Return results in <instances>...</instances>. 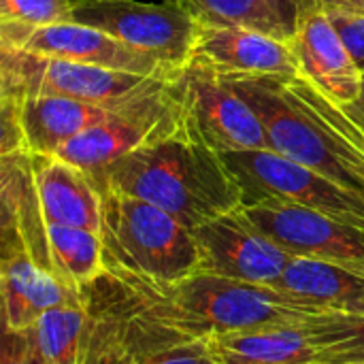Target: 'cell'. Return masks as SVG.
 I'll return each instance as SVG.
<instances>
[{
	"label": "cell",
	"mask_w": 364,
	"mask_h": 364,
	"mask_svg": "<svg viewBox=\"0 0 364 364\" xmlns=\"http://www.w3.org/2000/svg\"><path fill=\"white\" fill-rule=\"evenodd\" d=\"M220 77L260 117L273 151L364 194V151L339 102L303 75Z\"/></svg>",
	"instance_id": "obj_1"
},
{
	"label": "cell",
	"mask_w": 364,
	"mask_h": 364,
	"mask_svg": "<svg viewBox=\"0 0 364 364\" xmlns=\"http://www.w3.org/2000/svg\"><path fill=\"white\" fill-rule=\"evenodd\" d=\"M111 279L139 316L190 337H215L284 324L303 326L331 316V311L307 305L277 288L232 282L205 271L175 282Z\"/></svg>",
	"instance_id": "obj_2"
},
{
	"label": "cell",
	"mask_w": 364,
	"mask_h": 364,
	"mask_svg": "<svg viewBox=\"0 0 364 364\" xmlns=\"http://www.w3.org/2000/svg\"><path fill=\"white\" fill-rule=\"evenodd\" d=\"M92 181L98 190L136 196L164 209L192 232L243 203L220 151L200 141L188 124L126 154Z\"/></svg>",
	"instance_id": "obj_3"
},
{
	"label": "cell",
	"mask_w": 364,
	"mask_h": 364,
	"mask_svg": "<svg viewBox=\"0 0 364 364\" xmlns=\"http://www.w3.org/2000/svg\"><path fill=\"white\" fill-rule=\"evenodd\" d=\"M98 192L107 275L175 282L200 269L194 232L171 213L136 196L113 190Z\"/></svg>",
	"instance_id": "obj_4"
},
{
	"label": "cell",
	"mask_w": 364,
	"mask_h": 364,
	"mask_svg": "<svg viewBox=\"0 0 364 364\" xmlns=\"http://www.w3.org/2000/svg\"><path fill=\"white\" fill-rule=\"evenodd\" d=\"M181 79V77H179ZM177 79L145 77L0 45V96H70L102 107L128 105Z\"/></svg>",
	"instance_id": "obj_5"
},
{
	"label": "cell",
	"mask_w": 364,
	"mask_h": 364,
	"mask_svg": "<svg viewBox=\"0 0 364 364\" xmlns=\"http://www.w3.org/2000/svg\"><path fill=\"white\" fill-rule=\"evenodd\" d=\"M220 156L241 190V207L277 200L309 207L364 228V194L360 192L348 190L273 149L222 151Z\"/></svg>",
	"instance_id": "obj_6"
},
{
	"label": "cell",
	"mask_w": 364,
	"mask_h": 364,
	"mask_svg": "<svg viewBox=\"0 0 364 364\" xmlns=\"http://www.w3.org/2000/svg\"><path fill=\"white\" fill-rule=\"evenodd\" d=\"M183 124V81L177 79L149 96L115 109L105 122L68 141L55 156L92 179L126 154L177 132Z\"/></svg>",
	"instance_id": "obj_7"
},
{
	"label": "cell",
	"mask_w": 364,
	"mask_h": 364,
	"mask_svg": "<svg viewBox=\"0 0 364 364\" xmlns=\"http://www.w3.org/2000/svg\"><path fill=\"white\" fill-rule=\"evenodd\" d=\"M73 21L179 66H188L200 26V17L188 4L139 0H79Z\"/></svg>",
	"instance_id": "obj_8"
},
{
	"label": "cell",
	"mask_w": 364,
	"mask_h": 364,
	"mask_svg": "<svg viewBox=\"0 0 364 364\" xmlns=\"http://www.w3.org/2000/svg\"><path fill=\"white\" fill-rule=\"evenodd\" d=\"M0 45L145 77L179 79L186 70V66L164 62L98 28L83 26L77 21L49 26L0 21Z\"/></svg>",
	"instance_id": "obj_9"
},
{
	"label": "cell",
	"mask_w": 364,
	"mask_h": 364,
	"mask_svg": "<svg viewBox=\"0 0 364 364\" xmlns=\"http://www.w3.org/2000/svg\"><path fill=\"white\" fill-rule=\"evenodd\" d=\"M245 220L294 258H316L350 267L364 275V228L335 215L262 200L239 207Z\"/></svg>",
	"instance_id": "obj_10"
},
{
	"label": "cell",
	"mask_w": 364,
	"mask_h": 364,
	"mask_svg": "<svg viewBox=\"0 0 364 364\" xmlns=\"http://www.w3.org/2000/svg\"><path fill=\"white\" fill-rule=\"evenodd\" d=\"M181 81L186 124L211 149H271L260 117L213 68L188 62Z\"/></svg>",
	"instance_id": "obj_11"
},
{
	"label": "cell",
	"mask_w": 364,
	"mask_h": 364,
	"mask_svg": "<svg viewBox=\"0 0 364 364\" xmlns=\"http://www.w3.org/2000/svg\"><path fill=\"white\" fill-rule=\"evenodd\" d=\"M2 149L0 154L55 156L68 141L105 122L115 109L70 96H0Z\"/></svg>",
	"instance_id": "obj_12"
},
{
	"label": "cell",
	"mask_w": 364,
	"mask_h": 364,
	"mask_svg": "<svg viewBox=\"0 0 364 364\" xmlns=\"http://www.w3.org/2000/svg\"><path fill=\"white\" fill-rule=\"evenodd\" d=\"M124 303V318L96 320L92 314L90 364H218L211 337L168 331Z\"/></svg>",
	"instance_id": "obj_13"
},
{
	"label": "cell",
	"mask_w": 364,
	"mask_h": 364,
	"mask_svg": "<svg viewBox=\"0 0 364 364\" xmlns=\"http://www.w3.org/2000/svg\"><path fill=\"white\" fill-rule=\"evenodd\" d=\"M200 269L232 282L277 288L294 258L256 230L241 209L218 215L194 230Z\"/></svg>",
	"instance_id": "obj_14"
},
{
	"label": "cell",
	"mask_w": 364,
	"mask_h": 364,
	"mask_svg": "<svg viewBox=\"0 0 364 364\" xmlns=\"http://www.w3.org/2000/svg\"><path fill=\"white\" fill-rule=\"evenodd\" d=\"M190 62L205 64L220 75H301L290 41L247 26L203 19Z\"/></svg>",
	"instance_id": "obj_15"
},
{
	"label": "cell",
	"mask_w": 364,
	"mask_h": 364,
	"mask_svg": "<svg viewBox=\"0 0 364 364\" xmlns=\"http://www.w3.org/2000/svg\"><path fill=\"white\" fill-rule=\"evenodd\" d=\"M0 294L9 331H28L51 309L87 303V292L73 290L21 250H2Z\"/></svg>",
	"instance_id": "obj_16"
},
{
	"label": "cell",
	"mask_w": 364,
	"mask_h": 364,
	"mask_svg": "<svg viewBox=\"0 0 364 364\" xmlns=\"http://www.w3.org/2000/svg\"><path fill=\"white\" fill-rule=\"evenodd\" d=\"M301 75L339 105H356L363 75L324 11L307 13L290 38Z\"/></svg>",
	"instance_id": "obj_17"
},
{
	"label": "cell",
	"mask_w": 364,
	"mask_h": 364,
	"mask_svg": "<svg viewBox=\"0 0 364 364\" xmlns=\"http://www.w3.org/2000/svg\"><path fill=\"white\" fill-rule=\"evenodd\" d=\"M32 168L47 224L100 232L102 200L87 173L58 156H32Z\"/></svg>",
	"instance_id": "obj_18"
},
{
	"label": "cell",
	"mask_w": 364,
	"mask_h": 364,
	"mask_svg": "<svg viewBox=\"0 0 364 364\" xmlns=\"http://www.w3.org/2000/svg\"><path fill=\"white\" fill-rule=\"evenodd\" d=\"M277 290L331 314L364 316V275L337 262L292 258Z\"/></svg>",
	"instance_id": "obj_19"
},
{
	"label": "cell",
	"mask_w": 364,
	"mask_h": 364,
	"mask_svg": "<svg viewBox=\"0 0 364 364\" xmlns=\"http://www.w3.org/2000/svg\"><path fill=\"white\" fill-rule=\"evenodd\" d=\"M218 364H318L320 350L303 326H262L211 337Z\"/></svg>",
	"instance_id": "obj_20"
},
{
	"label": "cell",
	"mask_w": 364,
	"mask_h": 364,
	"mask_svg": "<svg viewBox=\"0 0 364 364\" xmlns=\"http://www.w3.org/2000/svg\"><path fill=\"white\" fill-rule=\"evenodd\" d=\"M94 316L90 303L47 311L28 339L36 364H90Z\"/></svg>",
	"instance_id": "obj_21"
},
{
	"label": "cell",
	"mask_w": 364,
	"mask_h": 364,
	"mask_svg": "<svg viewBox=\"0 0 364 364\" xmlns=\"http://www.w3.org/2000/svg\"><path fill=\"white\" fill-rule=\"evenodd\" d=\"M47 269L60 282L85 294L107 275L100 232L47 224Z\"/></svg>",
	"instance_id": "obj_22"
},
{
	"label": "cell",
	"mask_w": 364,
	"mask_h": 364,
	"mask_svg": "<svg viewBox=\"0 0 364 364\" xmlns=\"http://www.w3.org/2000/svg\"><path fill=\"white\" fill-rule=\"evenodd\" d=\"M305 328L320 350L318 364H364V316L331 314Z\"/></svg>",
	"instance_id": "obj_23"
},
{
	"label": "cell",
	"mask_w": 364,
	"mask_h": 364,
	"mask_svg": "<svg viewBox=\"0 0 364 364\" xmlns=\"http://www.w3.org/2000/svg\"><path fill=\"white\" fill-rule=\"evenodd\" d=\"M188 4L203 21L247 26L290 41L264 0H188Z\"/></svg>",
	"instance_id": "obj_24"
},
{
	"label": "cell",
	"mask_w": 364,
	"mask_h": 364,
	"mask_svg": "<svg viewBox=\"0 0 364 364\" xmlns=\"http://www.w3.org/2000/svg\"><path fill=\"white\" fill-rule=\"evenodd\" d=\"M79 0H0V21L49 26L73 21Z\"/></svg>",
	"instance_id": "obj_25"
},
{
	"label": "cell",
	"mask_w": 364,
	"mask_h": 364,
	"mask_svg": "<svg viewBox=\"0 0 364 364\" xmlns=\"http://www.w3.org/2000/svg\"><path fill=\"white\" fill-rule=\"evenodd\" d=\"M352 55L356 68L364 75V9L360 6H335L324 11Z\"/></svg>",
	"instance_id": "obj_26"
},
{
	"label": "cell",
	"mask_w": 364,
	"mask_h": 364,
	"mask_svg": "<svg viewBox=\"0 0 364 364\" xmlns=\"http://www.w3.org/2000/svg\"><path fill=\"white\" fill-rule=\"evenodd\" d=\"M269 4V9L273 11V15L277 17V21L282 23L284 32L288 34V38L294 36V30L299 26V21L314 11H320L316 0H264Z\"/></svg>",
	"instance_id": "obj_27"
},
{
	"label": "cell",
	"mask_w": 364,
	"mask_h": 364,
	"mask_svg": "<svg viewBox=\"0 0 364 364\" xmlns=\"http://www.w3.org/2000/svg\"><path fill=\"white\" fill-rule=\"evenodd\" d=\"M0 364H36L26 331L4 328L0 346Z\"/></svg>",
	"instance_id": "obj_28"
},
{
	"label": "cell",
	"mask_w": 364,
	"mask_h": 364,
	"mask_svg": "<svg viewBox=\"0 0 364 364\" xmlns=\"http://www.w3.org/2000/svg\"><path fill=\"white\" fill-rule=\"evenodd\" d=\"M316 4H318L320 11L335 9V6H358L356 0H316Z\"/></svg>",
	"instance_id": "obj_29"
},
{
	"label": "cell",
	"mask_w": 364,
	"mask_h": 364,
	"mask_svg": "<svg viewBox=\"0 0 364 364\" xmlns=\"http://www.w3.org/2000/svg\"><path fill=\"white\" fill-rule=\"evenodd\" d=\"M346 111H348V115L358 124V128L363 130V134H364V109H360L358 105H341Z\"/></svg>",
	"instance_id": "obj_30"
},
{
	"label": "cell",
	"mask_w": 364,
	"mask_h": 364,
	"mask_svg": "<svg viewBox=\"0 0 364 364\" xmlns=\"http://www.w3.org/2000/svg\"><path fill=\"white\" fill-rule=\"evenodd\" d=\"M160 2H171V4H188V0H160ZM190 6V4H188Z\"/></svg>",
	"instance_id": "obj_31"
},
{
	"label": "cell",
	"mask_w": 364,
	"mask_h": 364,
	"mask_svg": "<svg viewBox=\"0 0 364 364\" xmlns=\"http://www.w3.org/2000/svg\"><path fill=\"white\" fill-rule=\"evenodd\" d=\"M356 105H358L360 109H364V75H363V94H360V100H358Z\"/></svg>",
	"instance_id": "obj_32"
},
{
	"label": "cell",
	"mask_w": 364,
	"mask_h": 364,
	"mask_svg": "<svg viewBox=\"0 0 364 364\" xmlns=\"http://www.w3.org/2000/svg\"><path fill=\"white\" fill-rule=\"evenodd\" d=\"M356 2H358V6H360V9H364V0H356Z\"/></svg>",
	"instance_id": "obj_33"
}]
</instances>
